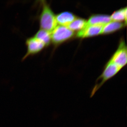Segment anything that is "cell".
<instances>
[{
  "mask_svg": "<svg viewBox=\"0 0 127 127\" xmlns=\"http://www.w3.org/2000/svg\"><path fill=\"white\" fill-rule=\"evenodd\" d=\"M42 10L39 17L41 29L51 32L57 26L56 20L50 6L45 1H42Z\"/></svg>",
  "mask_w": 127,
  "mask_h": 127,
  "instance_id": "6da1fadb",
  "label": "cell"
},
{
  "mask_svg": "<svg viewBox=\"0 0 127 127\" xmlns=\"http://www.w3.org/2000/svg\"><path fill=\"white\" fill-rule=\"evenodd\" d=\"M122 68L109 60L104 67L102 73L98 77L91 92V97L93 96L103 85L109 79L115 76Z\"/></svg>",
  "mask_w": 127,
  "mask_h": 127,
  "instance_id": "7a4b0ae2",
  "label": "cell"
},
{
  "mask_svg": "<svg viewBox=\"0 0 127 127\" xmlns=\"http://www.w3.org/2000/svg\"><path fill=\"white\" fill-rule=\"evenodd\" d=\"M74 34L67 27L59 25L51 32V41L55 45H59L70 39Z\"/></svg>",
  "mask_w": 127,
  "mask_h": 127,
  "instance_id": "3957f363",
  "label": "cell"
},
{
  "mask_svg": "<svg viewBox=\"0 0 127 127\" xmlns=\"http://www.w3.org/2000/svg\"><path fill=\"white\" fill-rule=\"evenodd\" d=\"M110 60L122 68L127 64V47L125 41L121 40L117 50Z\"/></svg>",
  "mask_w": 127,
  "mask_h": 127,
  "instance_id": "277c9868",
  "label": "cell"
},
{
  "mask_svg": "<svg viewBox=\"0 0 127 127\" xmlns=\"http://www.w3.org/2000/svg\"><path fill=\"white\" fill-rule=\"evenodd\" d=\"M26 45L27 47V52L23 58V60L29 56L39 53L46 47L43 42L34 36L28 39L26 41Z\"/></svg>",
  "mask_w": 127,
  "mask_h": 127,
  "instance_id": "5b68a950",
  "label": "cell"
},
{
  "mask_svg": "<svg viewBox=\"0 0 127 127\" xmlns=\"http://www.w3.org/2000/svg\"><path fill=\"white\" fill-rule=\"evenodd\" d=\"M103 26L93 25L85 27L77 32V36L79 38H86L97 35L101 33Z\"/></svg>",
  "mask_w": 127,
  "mask_h": 127,
  "instance_id": "8992f818",
  "label": "cell"
},
{
  "mask_svg": "<svg viewBox=\"0 0 127 127\" xmlns=\"http://www.w3.org/2000/svg\"><path fill=\"white\" fill-rule=\"evenodd\" d=\"M111 21L110 16L108 15L95 14L89 17L87 21L86 26L93 25H104Z\"/></svg>",
  "mask_w": 127,
  "mask_h": 127,
  "instance_id": "52a82bcc",
  "label": "cell"
},
{
  "mask_svg": "<svg viewBox=\"0 0 127 127\" xmlns=\"http://www.w3.org/2000/svg\"><path fill=\"white\" fill-rule=\"evenodd\" d=\"M75 15L70 12H62L56 16L57 24L61 26L67 27L76 19Z\"/></svg>",
  "mask_w": 127,
  "mask_h": 127,
  "instance_id": "ba28073f",
  "label": "cell"
},
{
  "mask_svg": "<svg viewBox=\"0 0 127 127\" xmlns=\"http://www.w3.org/2000/svg\"><path fill=\"white\" fill-rule=\"evenodd\" d=\"M126 26L125 23L120 22L111 21L103 26L101 34H107L112 33L122 29Z\"/></svg>",
  "mask_w": 127,
  "mask_h": 127,
  "instance_id": "9c48e42d",
  "label": "cell"
},
{
  "mask_svg": "<svg viewBox=\"0 0 127 127\" xmlns=\"http://www.w3.org/2000/svg\"><path fill=\"white\" fill-rule=\"evenodd\" d=\"M127 9L126 7L114 12L110 16L111 20L120 22L124 21L125 25H127Z\"/></svg>",
  "mask_w": 127,
  "mask_h": 127,
  "instance_id": "30bf717a",
  "label": "cell"
},
{
  "mask_svg": "<svg viewBox=\"0 0 127 127\" xmlns=\"http://www.w3.org/2000/svg\"><path fill=\"white\" fill-rule=\"evenodd\" d=\"M34 37L43 42L46 46L49 45L51 41V32L41 29L37 32Z\"/></svg>",
  "mask_w": 127,
  "mask_h": 127,
  "instance_id": "8fae6325",
  "label": "cell"
},
{
  "mask_svg": "<svg viewBox=\"0 0 127 127\" xmlns=\"http://www.w3.org/2000/svg\"><path fill=\"white\" fill-rule=\"evenodd\" d=\"M87 22V21L83 18L76 17L67 27L73 31H80L82 30L86 26Z\"/></svg>",
  "mask_w": 127,
  "mask_h": 127,
  "instance_id": "7c38bea8",
  "label": "cell"
}]
</instances>
